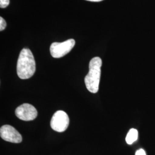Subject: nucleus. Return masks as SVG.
<instances>
[{
	"label": "nucleus",
	"mask_w": 155,
	"mask_h": 155,
	"mask_svg": "<svg viewBox=\"0 0 155 155\" xmlns=\"http://www.w3.org/2000/svg\"><path fill=\"white\" fill-rule=\"evenodd\" d=\"M36 71V63L31 51L23 48L18 57L17 64V73L21 79L32 77Z\"/></svg>",
	"instance_id": "nucleus-1"
},
{
	"label": "nucleus",
	"mask_w": 155,
	"mask_h": 155,
	"mask_svg": "<svg viewBox=\"0 0 155 155\" xmlns=\"http://www.w3.org/2000/svg\"><path fill=\"white\" fill-rule=\"evenodd\" d=\"M102 63L99 57L93 58L89 63V73L84 78V83L90 93H96L99 90Z\"/></svg>",
	"instance_id": "nucleus-2"
},
{
	"label": "nucleus",
	"mask_w": 155,
	"mask_h": 155,
	"mask_svg": "<svg viewBox=\"0 0 155 155\" xmlns=\"http://www.w3.org/2000/svg\"><path fill=\"white\" fill-rule=\"evenodd\" d=\"M75 44V41L72 39H68L62 43H53L50 47L51 55L54 58H61L68 54Z\"/></svg>",
	"instance_id": "nucleus-3"
},
{
	"label": "nucleus",
	"mask_w": 155,
	"mask_h": 155,
	"mask_svg": "<svg viewBox=\"0 0 155 155\" xmlns=\"http://www.w3.org/2000/svg\"><path fill=\"white\" fill-rule=\"evenodd\" d=\"M70 120L67 114L64 111H57L51 120V128L58 132H64L69 125Z\"/></svg>",
	"instance_id": "nucleus-4"
},
{
	"label": "nucleus",
	"mask_w": 155,
	"mask_h": 155,
	"mask_svg": "<svg viewBox=\"0 0 155 155\" xmlns=\"http://www.w3.org/2000/svg\"><path fill=\"white\" fill-rule=\"evenodd\" d=\"M15 114L17 118L25 121H32L38 116L36 108L29 104H24L19 106L16 109Z\"/></svg>",
	"instance_id": "nucleus-5"
},
{
	"label": "nucleus",
	"mask_w": 155,
	"mask_h": 155,
	"mask_svg": "<svg viewBox=\"0 0 155 155\" xmlns=\"http://www.w3.org/2000/svg\"><path fill=\"white\" fill-rule=\"evenodd\" d=\"M0 136L4 140L13 143H20L22 136L15 127L9 125L2 126L0 129Z\"/></svg>",
	"instance_id": "nucleus-6"
},
{
	"label": "nucleus",
	"mask_w": 155,
	"mask_h": 155,
	"mask_svg": "<svg viewBox=\"0 0 155 155\" xmlns=\"http://www.w3.org/2000/svg\"><path fill=\"white\" fill-rule=\"evenodd\" d=\"M138 138V131L135 129H131L127 133L126 137V142L127 144H133Z\"/></svg>",
	"instance_id": "nucleus-7"
},
{
	"label": "nucleus",
	"mask_w": 155,
	"mask_h": 155,
	"mask_svg": "<svg viewBox=\"0 0 155 155\" xmlns=\"http://www.w3.org/2000/svg\"><path fill=\"white\" fill-rule=\"evenodd\" d=\"M6 27V22L5 20L2 17H0V31H2L5 29Z\"/></svg>",
	"instance_id": "nucleus-8"
},
{
	"label": "nucleus",
	"mask_w": 155,
	"mask_h": 155,
	"mask_svg": "<svg viewBox=\"0 0 155 155\" xmlns=\"http://www.w3.org/2000/svg\"><path fill=\"white\" fill-rule=\"evenodd\" d=\"M9 2H10L9 0H0L1 8H5L9 5Z\"/></svg>",
	"instance_id": "nucleus-9"
},
{
	"label": "nucleus",
	"mask_w": 155,
	"mask_h": 155,
	"mask_svg": "<svg viewBox=\"0 0 155 155\" xmlns=\"http://www.w3.org/2000/svg\"><path fill=\"white\" fill-rule=\"evenodd\" d=\"M135 155H147L145 150L143 149H140L136 151Z\"/></svg>",
	"instance_id": "nucleus-10"
},
{
	"label": "nucleus",
	"mask_w": 155,
	"mask_h": 155,
	"mask_svg": "<svg viewBox=\"0 0 155 155\" xmlns=\"http://www.w3.org/2000/svg\"><path fill=\"white\" fill-rule=\"evenodd\" d=\"M86 1H92V2H100L103 0H86Z\"/></svg>",
	"instance_id": "nucleus-11"
}]
</instances>
